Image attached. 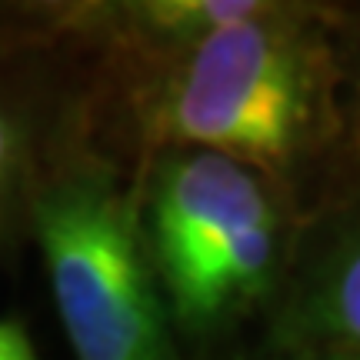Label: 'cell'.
Instances as JSON below:
<instances>
[{
	"mask_svg": "<svg viewBox=\"0 0 360 360\" xmlns=\"http://www.w3.org/2000/svg\"><path fill=\"white\" fill-rule=\"evenodd\" d=\"M17 24L74 67L90 130L141 167L200 147L267 174L307 210L340 164L334 0H250L177 37L164 0H17Z\"/></svg>",
	"mask_w": 360,
	"mask_h": 360,
	"instance_id": "obj_1",
	"label": "cell"
},
{
	"mask_svg": "<svg viewBox=\"0 0 360 360\" xmlns=\"http://www.w3.org/2000/svg\"><path fill=\"white\" fill-rule=\"evenodd\" d=\"M137 220L184 360H254L290 281L304 207L267 174L200 147L137 167Z\"/></svg>",
	"mask_w": 360,
	"mask_h": 360,
	"instance_id": "obj_2",
	"label": "cell"
},
{
	"mask_svg": "<svg viewBox=\"0 0 360 360\" xmlns=\"http://www.w3.org/2000/svg\"><path fill=\"white\" fill-rule=\"evenodd\" d=\"M67 64V60H64ZM30 191L57 317L77 360H184L137 220V167L90 130L74 67Z\"/></svg>",
	"mask_w": 360,
	"mask_h": 360,
	"instance_id": "obj_3",
	"label": "cell"
},
{
	"mask_svg": "<svg viewBox=\"0 0 360 360\" xmlns=\"http://www.w3.org/2000/svg\"><path fill=\"white\" fill-rule=\"evenodd\" d=\"M270 347L360 350V177H337L304 210Z\"/></svg>",
	"mask_w": 360,
	"mask_h": 360,
	"instance_id": "obj_4",
	"label": "cell"
},
{
	"mask_svg": "<svg viewBox=\"0 0 360 360\" xmlns=\"http://www.w3.org/2000/svg\"><path fill=\"white\" fill-rule=\"evenodd\" d=\"M67 90L64 57L0 7V254L27 240L37 164Z\"/></svg>",
	"mask_w": 360,
	"mask_h": 360,
	"instance_id": "obj_5",
	"label": "cell"
},
{
	"mask_svg": "<svg viewBox=\"0 0 360 360\" xmlns=\"http://www.w3.org/2000/svg\"><path fill=\"white\" fill-rule=\"evenodd\" d=\"M334 67L340 120L337 177H360V0H334Z\"/></svg>",
	"mask_w": 360,
	"mask_h": 360,
	"instance_id": "obj_6",
	"label": "cell"
},
{
	"mask_svg": "<svg viewBox=\"0 0 360 360\" xmlns=\"http://www.w3.org/2000/svg\"><path fill=\"white\" fill-rule=\"evenodd\" d=\"M254 360H360V350L350 347H270Z\"/></svg>",
	"mask_w": 360,
	"mask_h": 360,
	"instance_id": "obj_7",
	"label": "cell"
},
{
	"mask_svg": "<svg viewBox=\"0 0 360 360\" xmlns=\"http://www.w3.org/2000/svg\"><path fill=\"white\" fill-rule=\"evenodd\" d=\"M0 360H37V350L30 344L24 323L0 317Z\"/></svg>",
	"mask_w": 360,
	"mask_h": 360,
	"instance_id": "obj_8",
	"label": "cell"
}]
</instances>
